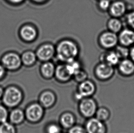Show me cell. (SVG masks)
Listing matches in <instances>:
<instances>
[{"mask_svg": "<svg viewBox=\"0 0 134 133\" xmlns=\"http://www.w3.org/2000/svg\"><path fill=\"white\" fill-rule=\"evenodd\" d=\"M57 96L54 91L46 89L40 93L38 96V102L45 110L52 108L56 104Z\"/></svg>", "mask_w": 134, "mask_h": 133, "instance_id": "obj_9", "label": "cell"}, {"mask_svg": "<svg viewBox=\"0 0 134 133\" xmlns=\"http://www.w3.org/2000/svg\"><path fill=\"white\" fill-rule=\"evenodd\" d=\"M118 39L125 46L131 45L134 43V32L130 29H124L120 33Z\"/></svg>", "mask_w": 134, "mask_h": 133, "instance_id": "obj_18", "label": "cell"}, {"mask_svg": "<svg viewBox=\"0 0 134 133\" xmlns=\"http://www.w3.org/2000/svg\"><path fill=\"white\" fill-rule=\"evenodd\" d=\"M120 58H125L129 55V51L125 47L118 46L115 51Z\"/></svg>", "mask_w": 134, "mask_h": 133, "instance_id": "obj_28", "label": "cell"}, {"mask_svg": "<svg viewBox=\"0 0 134 133\" xmlns=\"http://www.w3.org/2000/svg\"><path fill=\"white\" fill-rule=\"evenodd\" d=\"M84 127L87 133H107V127L104 122L96 117L87 119Z\"/></svg>", "mask_w": 134, "mask_h": 133, "instance_id": "obj_10", "label": "cell"}, {"mask_svg": "<svg viewBox=\"0 0 134 133\" xmlns=\"http://www.w3.org/2000/svg\"><path fill=\"white\" fill-rule=\"evenodd\" d=\"M67 133H87L84 126L76 124L68 130Z\"/></svg>", "mask_w": 134, "mask_h": 133, "instance_id": "obj_30", "label": "cell"}, {"mask_svg": "<svg viewBox=\"0 0 134 133\" xmlns=\"http://www.w3.org/2000/svg\"><path fill=\"white\" fill-rule=\"evenodd\" d=\"M24 94L22 90L17 87H8L4 91L2 97L3 104L9 108H14L22 102Z\"/></svg>", "mask_w": 134, "mask_h": 133, "instance_id": "obj_2", "label": "cell"}, {"mask_svg": "<svg viewBox=\"0 0 134 133\" xmlns=\"http://www.w3.org/2000/svg\"><path fill=\"white\" fill-rule=\"evenodd\" d=\"M62 128L59 124L51 122L46 125L45 127V133H61Z\"/></svg>", "mask_w": 134, "mask_h": 133, "instance_id": "obj_26", "label": "cell"}, {"mask_svg": "<svg viewBox=\"0 0 134 133\" xmlns=\"http://www.w3.org/2000/svg\"><path fill=\"white\" fill-rule=\"evenodd\" d=\"M2 63L5 69L16 70L20 68L22 62L21 57L18 54L14 52H10L3 56Z\"/></svg>", "mask_w": 134, "mask_h": 133, "instance_id": "obj_6", "label": "cell"}, {"mask_svg": "<svg viewBox=\"0 0 134 133\" xmlns=\"http://www.w3.org/2000/svg\"><path fill=\"white\" fill-rule=\"evenodd\" d=\"M114 73L113 66L104 62L97 65L94 70L95 75L100 81H107L112 77Z\"/></svg>", "mask_w": 134, "mask_h": 133, "instance_id": "obj_8", "label": "cell"}, {"mask_svg": "<svg viewBox=\"0 0 134 133\" xmlns=\"http://www.w3.org/2000/svg\"><path fill=\"white\" fill-rule=\"evenodd\" d=\"M98 5L100 9L102 11H105L109 9L111 3L109 0H99Z\"/></svg>", "mask_w": 134, "mask_h": 133, "instance_id": "obj_31", "label": "cell"}, {"mask_svg": "<svg viewBox=\"0 0 134 133\" xmlns=\"http://www.w3.org/2000/svg\"><path fill=\"white\" fill-rule=\"evenodd\" d=\"M8 1L13 4H19L23 2L24 0H8Z\"/></svg>", "mask_w": 134, "mask_h": 133, "instance_id": "obj_34", "label": "cell"}, {"mask_svg": "<svg viewBox=\"0 0 134 133\" xmlns=\"http://www.w3.org/2000/svg\"><path fill=\"white\" fill-rule=\"evenodd\" d=\"M79 52L78 45L71 40H62L58 43L55 47L57 59L64 63H68L76 60Z\"/></svg>", "mask_w": 134, "mask_h": 133, "instance_id": "obj_1", "label": "cell"}, {"mask_svg": "<svg viewBox=\"0 0 134 133\" xmlns=\"http://www.w3.org/2000/svg\"><path fill=\"white\" fill-rule=\"evenodd\" d=\"M119 69L120 71L124 74H131L134 72V63L130 60H123L120 63Z\"/></svg>", "mask_w": 134, "mask_h": 133, "instance_id": "obj_20", "label": "cell"}, {"mask_svg": "<svg viewBox=\"0 0 134 133\" xmlns=\"http://www.w3.org/2000/svg\"><path fill=\"white\" fill-rule=\"evenodd\" d=\"M109 10L111 15L117 18L124 14L126 11V6L123 2L118 1L111 4Z\"/></svg>", "mask_w": 134, "mask_h": 133, "instance_id": "obj_17", "label": "cell"}, {"mask_svg": "<svg viewBox=\"0 0 134 133\" xmlns=\"http://www.w3.org/2000/svg\"><path fill=\"white\" fill-rule=\"evenodd\" d=\"M63 133V132H62V133Z\"/></svg>", "mask_w": 134, "mask_h": 133, "instance_id": "obj_38", "label": "cell"}, {"mask_svg": "<svg viewBox=\"0 0 134 133\" xmlns=\"http://www.w3.org/2000/svg\"><path fill=\"white\" fill-rule=\"evenodd\" d=\"M45 110L38 102H31L24 111L25 119L32 124L38 123L44 118Z\"/></svg>", "mask_w": 134, "mask_h": 133, "instance_id": "obj_3", "label": "cell"}, {"mask_svg": "<svg viewBox=\"0 0 134 133\" xmlns=\"http://www.w3.org/2000/svg\"><path fill=\"white\" fill-rule=\"evenodd\" d=\"M5 68L3 65L0 64V79L5 75Z\"/></svg>", "mask_w": 134, "mask_h": 133, "instance_id": "obj_33", "label": "cell"}, {"mask_svg": "<svg viewBox=\"0 0 134 133\" xmlns=\"http://www.w3.org/2000/svg\"><path fill=\"white\" fill-rule=\"evenodd\" d=\"M8 118L10 122L14 125L21 124L25 119L24 111L19 108L13 109L9 114Z\"/></svg>", "mask_w": 134, "mask_h": 133, "instance_id": "obj_16", "label": "cell"}, {"mask_svg": "<svg viewBox=\"0 0 134 133\" xmlns=\"http://www.w3.org/2000/svg\"><path fill=\"white\" fill-rule=\"evenodd\" d=\"M22 63L27 66H31L36 63L37 58L35 52L27 51L24 52L21 57Z\"/></svg>", "mask_w": 134, "mask_h": 133, "instance_id": "obj_19", "label": "cell"}, {"mask_svg": "<svg viewBox=\"0 0 134 133\" xmlns=\"http://www.w3.org/2000/svg\"><path fill=\"white\" fill-rule=\"evenodd\" d=\"M98 108L97 102L92 97L85 98L78 102V111L86 119L94 117Z\"/></svg>", "mask_w": 134, "mask_h": 133, "instance_id": "obj_4", "label": "cell"}, {"mask_svg": "<svg viewBox=\"0 0 134 133\" xmlns=\"http://www.w3.org/2000/svg\"><path fill=\"white\" fill-rule=\"evenodd\" d=\"M9 113L5 106L0 104V123L7 121Z\"/></svg>", "mask_w": 134, "mask_h": 133, "instance_id": "obj_29", "label": "cell"}, {"mask_svg": "<svg viewBox=\"0 0 134 133\" xmlns=\"http://www.w3.org/2000/svg\"><path fill=\"white\" fill-rule=\"evenodd\" d=\"M35 53L37 59L41 61H50L55 54V48L51 43H44L38 47Z\"/></svg>", "mask_w": 134, "mask_h": 133, "instance_id": "obj_7", "label": "cell"}, {"mask_svg": "<svg viewBox=\"0 0 134 133\" xmlns=\"http://www.w3.org/2000/svg\"><path fill=\"white\" fill-rule=\"evenodd\" d=\"M108 27L110 31L116 33L121 29V22L116 17L111 18L108 22Z\"/></svg>", "mask_w": 134, "mask_h": 133, "instance_id": "obj_23", "label": "cell"}, {"mask_svg": "<svg viewBox=\"0 0 134 133\" xmlns=\"http://www.w3.org/2000/svg\"><path fill=\"white\" fill-rule=\"evenodd\" d=\"M120 59L115 52H110L103 55V61L102 62L106 63L113 66L118 64Z\"/></svg>", "mask_w": 134, "mask_h": 133, "instance_id": "obj_21", "label": "cell"}, {"mask_svg": "<svg viewBox=\"0 0 134 133\" xmlns=\"http://www.w3.org/2000/svg\"><path fill=\"white\" fill-rule=\"evenodd\" d=\"M31 1L35 2H37V3H41L43 2H45L46 0H31Z\"/></svg>", "mask_w": 134, "mask_h": 133, "instance_id": "obj_37", "label": "cell"}, {"mask_svg": "<svg viewBox=\"0 0 134 133\" xmlns=\"http://www.w3.org/2000/svg\"><path fill=\"white\" fill-rule=\"evenodd\" d=\"M54 77L56 80L61 83L69 82L72 78V76L70 74L65 63H62L55 68Z\"/></svg>", "mask_w": 134, "mask_h": 133, "instance_id": "obj_12", "label": "cell"}, {"mask_svg": "<svg viewBox=\"0 0 134 133\" xmlns=\"http://www.w3.org/2000/svg\"><path fill=\"white\" fill-rule=\"evenodd\" d=\"M94 117L103 122L109 120L110 117V112L109 109L105 107H98Z\"/></svg>", "mask_w": 134, "mask_h": 133, "instance_id": "obj_22", "label": "cell"}, {"mask_svg": "<svg viewBox=\"0 0 134 133\" xmlns=\"http://www.w3.org/2000/svg\"><path fill=\"white\" fill-rule=\"evenodd\" d=\"M59 121L62 129L68 130L76 124V117L71 112H64L60 115Z\"/></svg>", "mask_w": 134, "mask_h": 133, "instance_id": "obj_13", "label": "cell"}, {"mask_svg": "<svg viewBox=\"0 0 134 133\" xmlns=\"http://www.w3.org/2000/svg\"><path fill=\"white\" fill-rule=\"evenodd\" d=\"M130 53L131 58L133 60V61H134V47H133L132 49H131Z\"/></svg>", "mask_w": 134, "mask_h": 133, "instance_id": "obj_35", "label": "cell"}, {"mask_svg": "<svg viewBox=\"0 0 134 133\" xmlns=\"http://www.w3.org/2000/svg\"><path fill=\"white\" fill-rule=\"evenodd\" d=\"M66 67L69 71L70 74L72 76L77 72L82 69L81 63L77 61L76 59L73 61L65 63Z\"/></svg>", "mask_w": 134, "mask_h": 133, "instance_id": "obj_24", "label": "cell"}, {"mask_svg": "<svg viewBox=\"0 0 134 133\" xmlns=\"http://www.w3.org/2000/svg\"><path fill=\"white\" fill-rule=\"evenodd\" d=\"M0 133H16V129L12 123L5 121L1 123Z\"/></svg>", "mask_w": 134, "mask_h": 133, "instance_id": "obj_25", "label": "cell"}, {"mask_svg": "<svg viewBox=\"0 0 134 133\" xmlns=\"http://www.w3.org/2000/svg\"><path fill=\"white\" fill-rule=\"evenodd\" d=\"M55 68L54 64L51 61L44 62L40 66V72L41 76L46 80L52 78L54 77Z\"/></svg>", "mask_w": 134, "mask_h": 133, "instance_id": "obj_15", "label": "cell"}, {"mask_svg": "<svg viewBox=\"0 0 134 133\" xmlns=\"http://www.w3.org/2000/svg\"><path fill=\"white\" fill-rule=\"evenodd\" d=\"M96 91L97 87L95 83L91 80L86 79L78 83L74 95L75 99L79 102L85 98L92 97L95 94Z\"/></svg>", "mask_w": 134, "mask_h": 133, "instance_id": "obj_5", "label": "cell"}, {"mask_svg": "<svg viewBox=\"0 0 134 133\" xmlns=\"http://www.w3.org/2000/svg\"><path fill=\"white\" fill-rule=\"evenodd\" d=\"M119 41L115 33L111 31L105 32L102 33L99 37V41L102 47L109 49L115 47Z\"/></svg>", "mask_w": 134, "mask_h": 133, "instance_id": "obj_11", "label": "cell"}, {"mask_svg": "<svg viewBox=\"0 0 134 133\" xmlns=\"http://www.w3.org/2000/svg\"><path fill=\"white\" fill-rule=\"evenodd\" d=\"M72 78L74 79L76 83H81L83 81H85L86 79H88V75L87 72L85 70L81 69L79 71L77 72L76 74H75L73 76Z\"/></svg>", "mask_w": 134, "mask_h": 133, "instance_id": "obj_27", "label": "cell"}, {"mask_svg": "<svg viewBox=\"0 0 134 133\" xmlns=\"http://www.w3.org/2000/svg\"><path fill=\"white\" fill-rule=\"evenodd\" d=\"M4 91L3 88L0 87V99L2 98V97Z\"/></svg>", "mask_w": 134, "mask_h": 133, "instance_id": "obj_36", "label": "cell"}, {"mask_svg": "<svg viewBox=\"0 0 134 133\" xmlns=\"http://www.w3.org/2000/svg\"><path fill=\"white\" fill-rule=\"evenodd\" d=\"M127 21L129 25L134 28V11L128 15Z\"/></svg>", "mask_w": 134, "mask_h": 133, "instance_id": "obj_32", "label": "cell"}, {"mask_svg": "<svg viewBox=\"0 0 134 133\" xmlns=\"http://www.w3.org/2000/svg\"><path fill=\"white\" fill-rule=\"evenodd\" d=\"M36 29L32 25H25L20 29V35L23 39L30 42L35 40L37 37Z\"/></svg>", "mask_w": 134, "mask_h": 133, "instance_id": "obj_14", "label": "cell"}]
</instances>
